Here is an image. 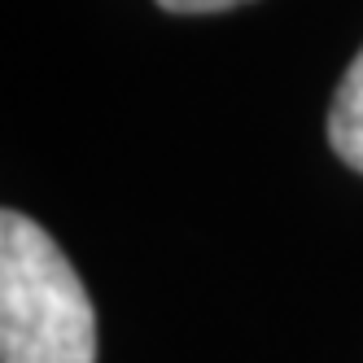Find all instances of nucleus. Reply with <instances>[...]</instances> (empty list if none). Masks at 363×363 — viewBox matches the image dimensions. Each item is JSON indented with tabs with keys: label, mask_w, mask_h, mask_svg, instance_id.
<instances>
[{
	"label": "nucleus",
	"mask_w": 363,
	"mask_h": 363,
	"mask_svg": "<svg viewBox=\"0 0 363 363\" xmlns=\"http://www.w3.org/2000/svg\"><path fill=\"white\" fill-rule=\"evenodd\" d=\"M0 363H96V311L48 232L0 215Z\"/></svg>",
	"instance_id": "nucleus-1"
},
{
	"label": "nucleus",
	"mask_w": 363,
	"mask_h": 363,
	"mask_svg": "<svg viewBox=\"0 0 363 363\" xmlns=\"http://www.w3.org/2000/svg\"><path fill=\"white\" fill-rule=\"evenodd\" d=\"M328 145L350 171L363 175V48L342 74V88L328 110Z\"/></svg>",
	"instance_id": "nucleus-2"
},
{
	"label": "nucleus",
	"mask_w": 363,
	"mask_h": 363,
	"mask_svg": "<svg viewBox=\"0 0 363 363\" xmlns=\"http://www.w3.org/2000/svg\"><path fill=\"white\" fill-rule=\"evenodd\" d=\"M167 13H223V9H237L245 0H158Z\"/></svg>",
	"instance_id": "nucleus-3"
}]
</instances>
